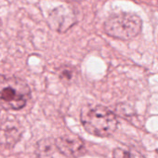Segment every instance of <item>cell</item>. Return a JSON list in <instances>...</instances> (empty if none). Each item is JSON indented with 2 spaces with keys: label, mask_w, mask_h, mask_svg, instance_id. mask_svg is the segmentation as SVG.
<instances>
[{
  "label": "cell",
  "mask_w": 158,
  "mask_h": 158,
  "mask_svg": "<svg viewBox=\"0 0 158 158\" xmlns=\"http://www.w3.org/2000/svg\"><path fill=\"white\" fill-rule=\"evenodd\" d=\"M31 97V90L22 78L0 74V105L7 110H21Z\"/></svg>",
  "instance_id": "cell-2"
},
{
  "label": "cell",
  "mask_w": 158,
  "mask_h": 158,
  "mask_svg": "<svg viewBox=\"0 0 158 158\" xmlns=\"http://www.w3.org/2000/svg\"><path fill=\"white\" fill-rule=\"evenodd\" d=\"M71 1H73V2H82V1H84V0H71Z\"/></svg>",
  "instance_id": "cell-8"
},
{
  "label": "cell",
  "mask_w": 158,
  "mask_h": 158,
  "mask_svg": "<svg viewBox=\"0 0 158 158\" xmlns=\"http://www.w3.org/2000/svg\"><path fill=\"white\" fill-rule=\"evenodd\" d=\"M57 149L68 157H79L85 153L86 148L83 139L76 135H64L55 141Z\"/></svg>",
  "instance_id": "cell-5"
},
{
  "label": "cell",
  "mask_w": 158,
  "mask_h": 158,
  "mask_svg": "<svg viewBox=\"0 0 158 158\" xmlns=\"http://www.w3.org/2000/svg\"><path fill=\"white\" fill-rule=\"evenodd\" d=\"M113 158H145V157L136 151H128L121 148H116L113 152Z\"/></svg>",
  "instance_id": "cell-6"
},
{
  "label": "cell",
  "mask_w": 158,
  "mask_h": 158,
  "mask_svg": "<svg viewBox=\"0 0 158 158\" xmlns=\"http://www.w3.org/2000/svg\"><path fill=\"white\" fill-rule=\"evenodd\" d=\"M142 21L133 13L121 12L110 16L104 23V32L112 37L128 40L136 37L141 31Z\"/></svg>",
  "instance_id": "cell-3"
},
{
  "label": "cell",
  "mask_w": 158,
  "mask_h": 158,
  "mask_svg": "<svg viewBox=\"0 0 158 158\" xmlns=\"http://www.w3.org/2000/svg\"><path fill=\"white\" fill-rule=\"evenodd\" d=\"M60 78L64 82H69L71 81V79L73 76V70L68 66L65 67H61L60 70V73H59Z\"/></svg>",
  "instance_id": "cell-7"
},
{
  "label": "cell",
  "mask_w": 158,
  "mask_h": 158,
  "mask_svg": "<svg viewBox=\"0 0 158 158\" xmlns=\"http://www.w3.org/2000/svg\"><path fill=\"white\" fill-rule=\"evenodd\" d=\"M76 23L75 13L68 6H59L48 15V23L51 28L64 33Z\"/></svg>",
  "instance_id": "cell-4"
},
{
  "label": "cell",
  "mask_w": 158,
  "mask_h": 158,
  "mask_svg": "<svg viewBox=\"0 0 158 158\" xmlns=\"http://www.w3.org/2000/svg\"><path fill=\"white\" fill-rule=\"evenodd\" d=\"M81 123L85 129L99 137H107L113 134L118 125L116 115L102 105H88L80 114Z\"/></svg>",
  "instance_id": "cell-1"
}]
</instances>
